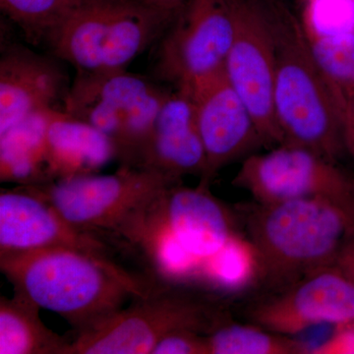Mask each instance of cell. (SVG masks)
<instances>
[{"mask_svg": "<svg viewBox=\"0 0 354 354\" xmlns=\"http://www.w3.org/2000/svg\"><path fill=\"white\" fill-rule=\"evenodd\" d=\"M200 274L225 290H241L257 283V255L248 237L235 234L215 256L203 263Z\"/></svg>", "mask_w": 354, "mask_h": 354, "instance_id": "23", "label": "cell"}, {"mask_svg": "<svg viewBox=\"0 0 354 354\" xmlns=\"http://www.w3.org/2000/svg\"><path fill=\"white\" fill-rule=\"evenodd\" d=\"M285 1L288 2V3L290 4L291 0H285ZM295 1L299 2V3L301 4V6H302V4L304 3L305 0H295Z\"/></svg>", "mask_w": 354, "mask_h": 354, "instance_id": "29", "label": "cell"}, {"mask_svg": "<svg viewBox=\"0 0 354 354\" xmlns=\"http://www.w3.org/2000/svg\"><path fill=\"white\" fill-rule=\"evenodd\" d=\"M189 95L194 102L206 155V172L201 181L211 184L223 167L244 156L248 157L264 142L252 114L225 71L203 83Z\"/></svg>", "mask_w": 354, "mask_h": 354, "instance_id": "12", "label": "cell"}, {"mask_svg": "<svg viewBox=\"0 0 354 354\" xmlns=\"http://www.w3.org/2000/svg\"><path fill=\"white\" fill-rule=\"evenodd\" d=\"M155 213L201 267L236 234L232 214L212 194L209 184L203 181L196 188L174 184L165 193Z\"/></svg>", "mask_w": 354, "mask_h": 354, "instance_id": "15", "label": "cell"}, {"mask_svg": "<svg viewBox=\"0 0 354 354\" xmlns=\"http://www.w3.org/2000/svg\"><path fill=\"white\" fill-rule=\"evenodd\" d=\"M39 310L19 291L0 297V354H68L73 337L44 325Z\"/></svg>", "mask_w": 354, "mask_h": 354, "instance_id": "19", "label": "cell"}, {"mask_svg": "<svg viewBox=\"0 0 354 354\" xmlns=\"http://www.w3.org/2000/svg\"><path fill=\"white\" fill-rule=\"evenodd\" d=\"M234 37L225 64L228 81L252 114L264 145H281L274 113L276 50L272 30V0H230Z\"/></svg>", "mask_w": 354, "mask_h": 354, "instance_id": "9", "label": "cell"}, {"mask_svg": "<svg viewBox=\"0 0 354 354\" xmlns=\"http://www.w3.org/2000/svg\"><path fill=\"white\" fill-rule=\"evenodd\" d=\"M301 20L323 75L354 100V30L323 32L302 17Z\"/></svg>", "mask_w": 354, "mask_h": 354, "instance_id": "22", "label": "cell"}, {"mask_svg": "<svg viewBox=\"0 0 354 354\" xmlns=\"http://www.w3.org/2000/svg\"><path fill=\"white\" fill-rule=\"evenodd\" d=\"M148 1L162 9L165 12L169 13L176 20L178 14L185 6L187 0H148Z\"/></svg>", "mask_w": 354, "mask_h": 354, "instance_id": "28", "label": "cell"}, {"mask_svg": "<svg viewBox=\"0 0 354 354\" xmlns=\"http://www.w3.org/2000/svg\"><path fill=\"white\" fill-rule=\"evenodd\" d=\"M276 50L274 104L283 143L337 162L344 149L339 118L301 17L285 0H272Z\"/></svg>", "mask_w": 354, "mask_h": 354, "instance_id": "3", "label": "cell"}, {"mask_svg": "<svg viewBox=\"0 0 354 354\" xmlns=\"http://www.w3.org/2000/svg\"><path fill=\"white\" fill-rule=\"evenodd\" d=\"M70 247L111 257L113 247L70 225L31 185L0 194V254Z\"/></svg>", "mask_w": 354, "mask_h": 354, "instance_id": "13", "label": "cell"}, {"mask_svg": "<svg viewBox=\"0 0 354 354\" xmlns=\"http://www.w3.org/2000/svg\"><path fill=\"white\" fill-rule=\"evenodd\" d=\"M333 266L354 281V228L342 244Z\"/></svg>", "mask_w": 354, "mask_h": 354, "instance_id": "27", "label": "cell"}, {"mask_svg": "<svg viewBox=\"0 0 354 354\" xmlns=\"http://www.w3.org/2000/svg\"><path fill=\"white\" fill-rule=\"evenodd\" d=\"M57 109L28 116L0 134V179L21 185L48 183L46 139Z\"/></svg>", "mask_w": 354, "mask_h": 354, "instance_id": "18", "label": "cell"}, {"mask_svg": "<svg viewBox=\"0 0 354 354\" xmlns=\"http://www.w3.org/2000/svg\"><path fill=\"white\" fill-rule=\"evenodd\" d=\"M0 269L14 290L62 317L74 333L101 323L155 283L109 256L70 247L0 254Z\"/></svg>", "mask_w": 354, "mask_h": 354, "instance_id": "1", "label": "cell"}, {"mask_svg": "<svg viewBox=\"0 0 354 354\" xmlns=\"http://www.w3.org/2000/svg\"><path fill=\"white\" fill-rule=\"evenodd\" d=\"M243 216L257 255V283L266 292L334 265L354 228V204L327 199L254 202Z\"/></svg>", "mask_w": 354, "mask_h": 354, "instance_id": "2", "label": "cell"}, {"mask_svg": "<svg viewBox=\"0 0 354 354\" xmlns=\"http://www.w3.org/2000/svg\"><path fill=\"white\" fill-rule=\"evenodd\" d=\"M169 94L152 79L127 69L77 72L62 111L111 140L121 165L136 167Z\"/></svg>", "mask_w": 354, "mask_h": 354, "instance_id": "7", "label": "cell"}, {"mask_svg": "<svg viewBox=\"0 0 354 354\" xmlns=\"http://www.w3.org/2000/svg\"><path fill=\"white\" fill-rule=\"evenodd\" d=\"M206 335L190 330L172 333L156 344L152 354H208Z\"/></svg>", "mask_w": 354, "mask_h": 354, "instance_id": "24", "label": "cell"}, {"mask_svg": "<svg viewBox=\"0 0 354 354\" xmlns=\"http://www.w3.org/2000/svg\"><path fill=\"white\" fill-rule=\"evenodd\" d=\"M230 321L227 304L216 295L155 281L128 306L74 333L68 354H152L165 335L179 330L209 335Z\"/></svg>", "mask_w": 354, "mask_h": 354, "instance_id": "4", "label": "cell"}, {"mask_svg": "<svg viewBox=\"0 0 354 354\" xmlns=\"http://www.w3.org/2000/svg\"><path fill=\"white\" fill-rule=\"evenodd\" d=\"M249 323L293 337L317 325L354 323V281L335 266L283 290L266 292L245 310Z\"/></svg>", "mask_w": 354, "mask_h": 354, "instance_id": "11", "label": "cell"}, {"mask_svg": "<svg viewBox=\"0 0 354 354\" xmlns=\"http://www.w3.org/2000/svg\"><path fill=\"white\" fill-rule=\"evenodd\" d=\"M324 78L329 88L330 97L339 118L344 149L354 160V100L344 94L341 88L330 82L329 79L325 76Z\"/></svg>", "mask_w": 354, "mask_h": 354, "instance_id": "25", "label": "cell"}, {"mask_svg": "<svg viewBox=\"0 0 354 354\" xmlns=\"http://www.w3.org/2000/svg\"><path fill=\"white\" fill-rule=\"evenodd\" d=\"M177 183L158 171L121 165L111 174H85L31 186L74 227L102 239L116 234L136 242L153 209Z\"/></svg>", "mask_w": 354, "mask_h": 354, "instance_id": "5", "label": "cell"}, {"mask_svg": "<svg viewBox=\"0 0 354 354\" xmlns=\"http://www.w3.org/2000/svg\"><path fill=\"white\" fill-rule=\"evenodd\" d=\"M118 158L113 142L82 120L57 109L46 132L48 181L97 174Z\"/></svg>", "mask_w": 354, "mask_h": 354, "instance_id": "17", "label": "cell"}, {"mask_svg": "<svg viewBox=\"0 0 354 354\" xmlns=\"http://www.w3.org/2000/svg\"><path fill=\"white\" fill-rule=\"evenodd\" d=\"M312 354L354 353V323L337 326L327 341L312 348Z\"/></svg>", "mask_w": 354, "mask_h": 354, "instance_id": "26", "label": "cell"}, {"mask_svg": "<svg viewBox=\"0 0 354 354\" xmlns=\"http://www.w3.org/2000/svg\"><path fill=\"white\" fill-rule=\"evenodd\" d=\"M136 167L160 172L179 183L184 176H204L207 162L194 102L180 91L162 104Z\"/></svg>", "mask_w": 354, "mask_h": 354, "instance_id": "16", "label": "cell"}, {"mask_svg": "<svg viewBox=\"0 0 354 354\" xmlns=\"http://www.w3.org/2000/svg\"><path fill=\"white\" fill-rule=\"evenodd\" d=\"M174 21L148 0H102L69 16L46 43L76 72L123 70Z\"/></svg>", "mask_w": 354, "mask_h": 354, "instance_id": "6", "label": "cell"}, {"mask_svg": "<svg viewBox=\"0 0 354 354\" xmlns=\"http://www.w3.org/2000/svg\"><path fill=\"white\" fill-rule=\"evenodd\" d=\"M59 64L21 44L2 46L0 57V134L28 116L55 109L68 88Z\"/></svg>", "mask_w": 354, "mask_h": 354, "instance_id": "14", "label": "cell"}, {"mask_svg": "<svg viewBox=\"0 0 354 354\" xmlns=\"http://www.w3.org/2000/svg\"><path fill=\"white\" fill-rule=\"evenodd\" d=\"M208 354H308L312 348L293 337L277 334L252 323L223 324L206 335Z\"/></svg>", "mask_w": 354, "mask_h": 354, "instance_id": "20", "label": "cell"}, {"mask_svg": "<svg viewBox=\"0 0 354 354\" xmlns=\"http://www.w3.org/2000/svg\"><path fill=\"white\" fill-rule=\"evenodd\" d=\"M232 184L261 204L299 199L354 204L353 177L337 162L288 144L278 145L266 153L249 155Z\"/></svg>", "mask_w": 354, "mask_h": 354, "instance_id": "10", "label": "cell"}, {"mask_svg": "<svg viewBox=\"0 0 354 354\" xmlns=\"http://www.w3.org/2000/svg\"><path fill=\"white\" fill-rule=\"evenodd\" d=\"M99 1L102 0H0V7L27 43L39 46L72 14Z\"/></svg>", "mask_w": 354, "mask_h": 354, "instance_id": "21", "label": "cell"}, {"mask_svg": "<svg viewBox=\"0 0 354 354\" xmlns=\"http://www.w3.org/2000/svg\"><path fill=\"white\" fill-rule=\"evenodd\" d=\"M234 37L230 0H187L158 41L153 74L189 95L225 71Z\"/></svg>", "mask_w": 354, "mask_h": 354, "instance_id": "8", "label": "cell"}]
</instances>
